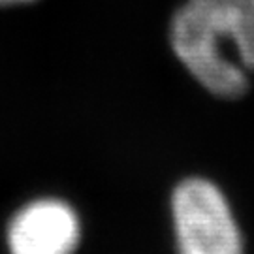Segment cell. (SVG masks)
Returning a JSON list of instances; mask_svg holds the SVG:
<instances>
[{
  "mask_svg": "<svg viewBox=\"0 0 254 254\" xmlns=\"http://www.w3.org/2000/svg\"><path fill=\"white\" fill-rule=\"evenodd\" d=\"M170 46L205 91L243 96L254 72V0H185L170 21Z\"/></svg>",
  "mask_w": 254,
  "mask_h": 254,
  "instance_id": "obj_1",
  "label": "cell"
},
{
  "mask_svg": "<svg viewBox=\"0 0 254 254\" xmlns=\"http://www.w3.org/2000/svg\"><path fill=\"white\" fill-rule=\"evenodd\" d=\"M179 254H243V236L224 192L203 177H189L172 194Z\"/></svg>",
  "mask_w": 254,
  "mask_h": 254,
  "instance_id": "obj_2",
  "label": "cell"
},
{
  "mask_svg": "<svg viewBox=\"0 0 254 254\" xmlns=\"http://www.w3.org/2000/svg\"><path fill=\"white\" fill-rule=\"evenodd\" d=\"M81 222L75 209L59 198H38L9 218L6 247L9 254H75Z\"/></svg>",
  "mask_w": 254,
  "mask_h": 254,
  "instance_id": "obj_3",
  "label": "cell"
},
{
  "mask_svg": "<svg viewBox=\"0 0 254 254\" xmlns=\"http://www.w3.org/2000/svg\"><path fill=\"white\" fill-rule=\"evenodd\" d=\"M38 0H0V8H15V6H28Z\"/></svg>",
  "mask_w": 254,
  "mask_h": 254,
  "instance_id": "obj_4",
  "label": "cell"
}]
</instances>
